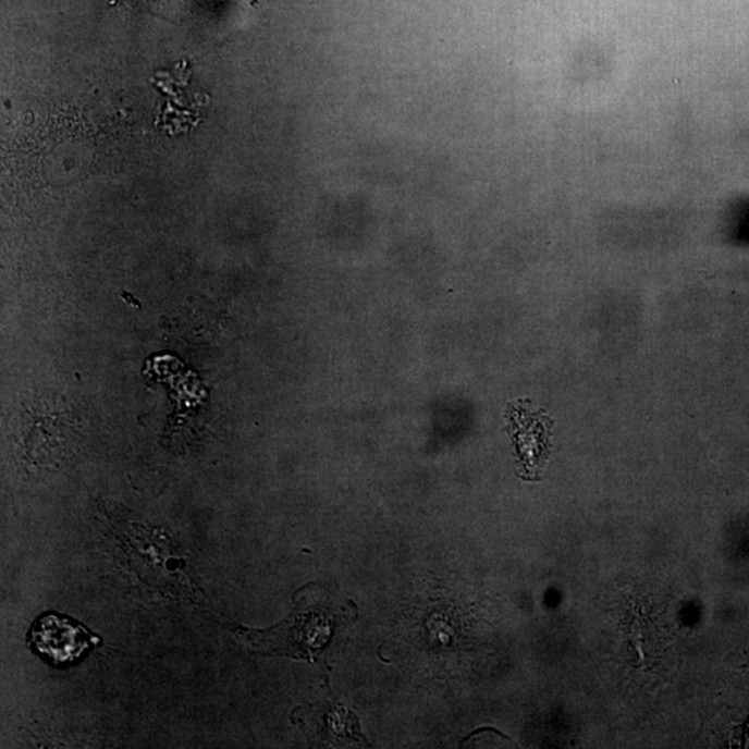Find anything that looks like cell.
<instances>
[{"label":"cell","mask_w":749,"mask_h":749,"mask_svg":"<svg viewBox=\"0 0 749 749\" xmlns=\"http://www.w3.org/2000/svg\"><path fill=\"white\" fill-rule=\"evenodd\" d=\"M331 622L327 610H307L270 630H247L242 636L260 651L311 660L327 646Z\"/></svg>","instance_id":"6da1fadb"},{"label":"cell","mask_w":749,"mask_h":749,"mask_svg":"<svg viewBox=\"0 0 749 749\" xmlns=\"http://www.w3.org/2000/svg\"><path fill=\"white\" fill-rule=\"evenodd\" d=\"M98 641L84 626L69 617L47 614L32 630V644L53 665H69L79 660Z\"/></svg>","instance_id":"7a4b0ae2"}]
</instances>
